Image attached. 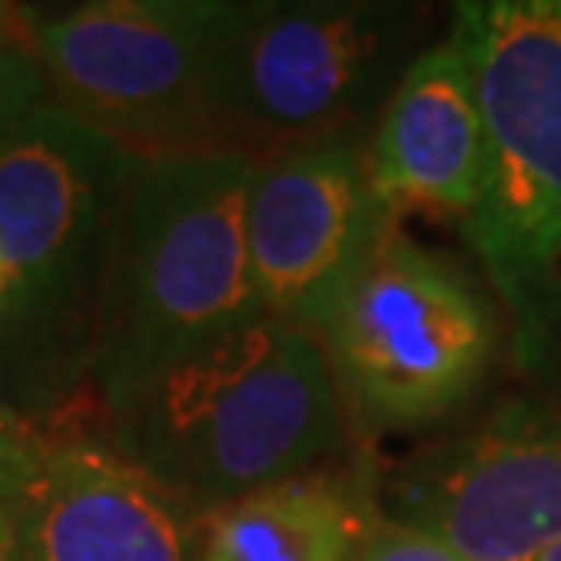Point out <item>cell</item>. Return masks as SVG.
Segmentation results:
<instances>
[{
  "label": "cell",
  "mask_w": 561,
  "mask_h": 561,
  "mask_svg": "<svg viewBox=\"0 0 561 561\" xmlns=\"http://www.w3.org/2000/svg\"><path fill=\"white\" fill-rule=\"evenodd\" d=\"M244 4L99 0L30 19L26 37L55 103L131 157L216 146V77Z\"/></svg>",
  "instance_id": "cell-6"
},
{
  "label": "cell",
  "mask_w": 561,
  "mask_h": 561,
  "mask_svg": "<svg viewBox=\"0 0 561 561\" xmlns=\"http://www.w3.org/2000/svg\"><path fill=\"white\" fill-rule=\"evenodd\" d=\"M114 448L194 511L307 474L346 416L313 332L271 313L150 379L110 416Z\"/></svg>",
  "instance_id": "cell-3"
},
{
  "label": "cell",
  "mask_w": 561,
  "mask_h": 561,
  "mask_svg": "<svg viewBox=\"0 0 561 561\" xmlns=\"http://www.w3.org/2000/svg\"><path fill=\"white\" fill-rule=\"evenodd\" d=\"M365 168L394 219H467L474 211L485 179V128L467 55L453 37L401 70Z\"/></svg>",
  "instance_id": "cell-11"
},
{
  "label": "cell",
  "mask_w": 561,
  "mask_h": 561,
  "mask_svg": "<svg viewBox=\"0 0 561 561\" xmlns=\"http://www.w3.org/2000/svg\"><path fill=\"white\" fill-rule=\"evenodd\" d=\"M357 561H467V558H459L445 540H437L434 533L420 529V525L379 514L376 525L365 536V547Z\"/></svg>",
  "instance_id": "cell-15"
},
{
  "label": "cell",
  "mask_w": 561,
  "mask_h": 561,
  "mask_svg": "<svg viewBox=\"0 0 561 561\" xmlns=\"http://www.w3.org/2000/svg\"><path fill=\"white\" fill-rule=\"evenodd\" d=\"M136 164L55 99L0 142V398L19 416H55L88 387Z\"/></svg>",
  "instance_id": "cell-1"
},
{
  "label": "cell",
  "mask_w": 561,
  "mask_h": 561,
  "mask_svg": "<svg viewBox=\"0 0 561 561\" xmlns=\"http://www.w3.org/2000/svg\"><path fill=\"white\" fill-rule=\"evenodd\" d=\"M448 37L467 55L485 128V179L463 230L529 357L561 299V0L456 4Z\"/></svg>",
  "instance_id": "cell-4"
},
{
  "label": "cell",
  "mask_w": 561,
  "mask_h": 561,
  "mask_svg": "<svg viewBox=\"0 0 561 561\" xmlns=\"http://www.w3.org/2000/svg\"><path fill=\"white\" fill-rule=\"evenodd\" d=\"M318 343L357 431H420L481 387L496 313L456 263L394 227L335 302Z\"/></svg>",
  "instance_id": "cell-5"
},
{
  "label": "cell",
  "mask_w": 561,
  "mask_h": 561,
  "mask_svg": "<svg viewBox=\"0 0 561 561\" xmlns=\"http://www.w3.org/2000/svg\"><path fill=\"white\" fill-rule=\"evenodd\" d=\"M394 227L351 139L255 157L244 233L260 310L318 335Z\"/></svg>",
  "instance_id": "cell-8"
},
{
  "label": "cell",
  "mask_w": 561,
  "mask_h": 561,
  "mask_svg": "<svg viewBox=\"0 0 561 561\" xmlns=\"http://www.w3.org/2000/svg\"><path fill=\"white\" fill-rule=\"evenodd\" d=\"M0 302H4V277H0Z\"/></svg>",
  "instance_id": "cell-19"
},
{
  "label": "cell",
  "mask_w": 561,
  "mask_h": 561,
  "mask_svg": "<svg viewBox=\"0 0 561 561\" xmlns=\"http://www.w3.org/2000/svg\"><path fill=\"white\" fill-rule=\"evenodd\" d=\"M8 511L22 561H197L194 507L92 437H48Z\"/></svg>",
  "instance_id": "cell-10"
},
{
  "label": "cell",
  "mask_w": 561,
  "mask_h": 561,
  "mask_svg": "<svg viewBox=\"0 0 561 561\" xmlns=\"http://www.w3.org/2000/svg\"><path fill=\"white\" fill-rule=\"evenodd\" d=\"M252 168L255 157L230 146L139 157L88 373L106 416L164 368L263 313L244 233Z\"/></svg>",
  "instance_id": "cell-2"
},
{
  "label": "cell",
  "mask_w": 561,
  "mask_h": 561,
  "mask_svg": "<svg viewBox=\"0 0 561 561\" xmlns=\"http://www.w3.org/2000/svg\"><path fill=\"white\" fill-rule=\"evenodd\" d=\"M536 561H561V540L547 547V551H543L540 558H536Z\"/></svg>",
  "instance_id": "cell-18"
},
{
  "label": "cell",
  "mask_w": 561,
  "mask_h": 561,
  "mask_svg": "<svg viewBox=\"0 0 561 561\" xmlns=\"http://www.w3.org/2000/svg\"><path fill=\"white\" fill-rule=\"evenodd\" d=\"M376 518L357 474L307 470L211 511L197 561H357Z\"/></svg>",
  "instance_id": "cell-12"
},
{
  "label": "cell",
  "mask_w": 561,
  "mask_h": 561,
  "mask_svg": "<svg viewBox=\"0 0 561 561\" xmlns=\"http://www.w3.org/2000/svg\"><path fill=\"white\" fill-rule=\"evenodd\" d=\"M44 448H48V437L0 398V503L4 507H11L19 492L26 489Z\"/></svg>",
  "instance_id": "cell-14"
},
{
  "label": "cell",
  "mask_w": 561,
  "mask_h": 561,
  "mask_svg": "<svg viewBox=\"0 0 561 561\" xmlns=\"http://www.w3.org/2000/svg\"><path fill=\"white\" fill-rule=\"evenodd\" d=\"M48 99V77H44L30 44L0 41V142Z\"/></svg>",
  "instance_id": "cell-13"
},
{
  "label": "cell",
  "mask_w": 561,
  "mask_h": 561,
  "mask_svg": "<svg viewBox=\"0 0 561 561\" xmlns=\"http://www.w3.org/2000/svg\"><path fill=\"white\" fill-rule=\"evenodd\" d=\"M0 561H22L15 518H11V511L4 507V503H0Z\"/></svg>",
  "instance_id": "cell-16"
},
{
  "label": "cell",
  "mask_w": 561,
  "mask_h": 561,
  "mask_svg": "<svg viewBox=\"0 0 561 561\" xmlns=\"http://www.w3.org/2000/svg\"><path fill=\"white\" fill-rule=\"evenodd\" d=\"M416 11L376 0L244 4L216 77V146L266 157L343 139L394 92Z\"/></svg>",
  "instance_id": "cell-7"
},
{
  "label": "cell",
  "mask_w": 561,
  "mask_h": 561,
  "mask_svg": "<svg viewBox=\"0 0 561 561\" xmlns=\"http://www.w3.org/2000/svg\"><path fill=\"white\" fill-rule=\"evenodd\" d=\"M387 507L467 561H536L561 540V405L496 409L401 470Z\"/></svg>",
  "instance_id": "cell-9"
},
{
  "label": "cell",
  "mask_w": 561,
  "mask_h": 561,
  "mask_svg": "<svg viewBox=\"0 0 561 561\" xmlns=\"http://www.w3.org/2000/svg\"><path fill=\"white\" fill-rule=\"evenodd\" d=\"M11 22H15V15H11V8H8V4H0V41H11V33H8Z\"/></svg>",
  "instance_id": "cell-17"
}]
</instances>
